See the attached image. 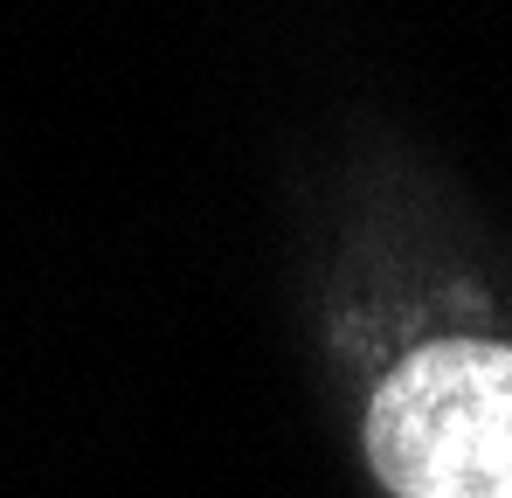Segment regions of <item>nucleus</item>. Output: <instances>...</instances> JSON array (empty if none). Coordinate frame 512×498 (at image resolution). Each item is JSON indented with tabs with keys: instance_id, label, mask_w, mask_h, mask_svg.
I'll use <instances>...</instances> for the list:
<instances>
[{
	"instance_id": "nucleus-1",
	"label": "nucleus",
	"mask_w": 512,
	"mask_h": 498,
	"mask_svg": "<svg viewBox=\"0 0 512 498\" xmlns=\"http://www.w3.org/2000/svg\"><path fill=\"white\" fill-rule=\"evenodd\" d=\"M367 464L388 498H512V346L409 353L367 402Z\"/></svg>"
}]
</instances>
